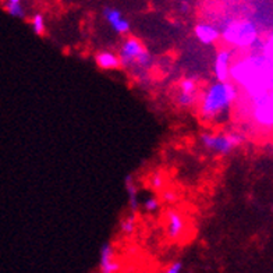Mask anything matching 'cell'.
I'll use <instances>...</instances> for the list:
<instances>
[{
    "instance_id": "21",
    "label": "cell",
    "mask_w": 273,
    "mask_h": 273,
    "mask_svg": "<svg viewBox=\"0 0 273 273\" xmlns=\"http://www.w3.org/2000/svg\"><path fill=\"white\" fill-rule=\"evenodd\" d=\"M160 201L162 203H167V205H173L177 201V192L174 190H163L160 191Z\"/></svg>"
},
{
    "instance_id": "8",
    "label": "cell",
    "mask_w": 273,
    "mask_h": 273,
    "mask_svg": "<svg viewBox=\"0 0 273 273\" xmlns=\"http://www.w3.org/2000/svg\"><path fill=\"white\" fill-rule=\"evenodd\" d=\"M120 263L115 255V248L110 242L102 244L99 252V273H119Z\"/></svg>"
},
{
    "instance_id": "24",
    "label": "cell",
    "mask_w": 273,
    "mask_h": 273,
    "mask_svg": "<svg viewBox=\"0 0 273 273\" xmlns=\"http://www.w3.org/2000/svg\"><path fill=\"white\" fill-rule=\"evenodd\" d=\"M222 2H226V3H230V2H234V0H222Z\"/></svg>"
},
{
    "instance_id": "5",
    "label": "cell",
    "mask_w": 273,
    "mask_h": 273,
    "mask_svg": "<svg viewBox=\"0 0 273 273\" xmlns=\"http://www.w3.org/2000/svg\"><path fill=\"white\" fill-rule=\"evenodd\" d=\"M252 101V119L262 128H273V101L270 92L255 96Z\"/></svg>"
},
{
    "instance_id": "2",
    "label": "cell",
    "mask_w": 273,
    "mask_h": 273,
    "mask_svg": "<svg viewBox=\"0 0 273 273\" xmlns=\"http://www.w3.org/2000/svg\"><path fill=\"white\" fill-rule=\"evenodd\" d=\"M222 39L230 46L241 51L260 52L262 46L259 30L256 24L249 20L230 21L222 30Z\"/></svg>"
},
{
    "instance_id": "12",
    "label": "cell",
    "mask_w": 273,
    "mask_h": 273,
    "mask_svg": "<svg viewBox=\"0 0 273 273\" xmlns=\"http://www.w3.org/2000/svg\"><path fill=\"white\" fill-rule=\"evenodd\" d=\"M126 191H127V198H128V208L131 210V213H137L140 209L141 202H140V190L134 181V177L131 174L126 176Z\"/></svg>"
},
{
    "instance_id": "19",
    "label": "cell",
    "mask_w": 273,
    "mask_h": 273,
    "mask_svg": "<svg viewBox=\"0 0 273 273\" xmlns=\"http://www.w3.org/2000/svg\"><path fill=\"white\" fill-rule=\"evenodd\" d=\"M31 27L32 31L35 32L38 37H42L46 31V26H45V19L41 13L34 14V17L31 20Z\"/></svg>"
},
{
    "instance_id": "10",
    "label": "cell",
    "mask_w": 273,
    "mask_h": 273,
    "mask_svg": "<svg viewBox=\"0 0 273 273\" xmlns=\"http://www.w3.org/2000/svg\"><path fill=\"white\" fill-rule=\"evenodd\" d=\"M194 35L202 45H213L222 38V32L210 23H198L194 27Z\"/></svg>"
},
{
    "instance_id": "9",
    "label": "cell",
    "mask_w": 273,
    "mask_h": 273,
    "mask_svg": "<svg viewBox=\"0 0 273 273\" xmlns=\"http://www.w3.org/2000/svg\"><path fill=\"white\" fill-rule=\"evenodd\" d=\"M103 17L108 21V24L112 27V30L120 35H126L130 32V21L123 17L120 10L115 7H105L103 9Z\"/></svg>"
},
{
    "instance_id": "23",
    "label": "cell",
    "mask_w": 273,
    "mask_h": 273,
    "mask_svg": "<svg viewBox=\"0 0 273 273\" xmlns=\"http://www.w3.org/2000/svg\"><path fill=\"white\" fill-rule=\"evenodd\" d=\"M7 3H21V0H6Z\"/></svg>"
},
{
    "instance_id": "15",
    "label": "cell",
    "mask_w": 273,
    "mask_h": 273,
    "mask_svg": "<svg viewBox=\"0 0 273 273\" xmlns=\"http://www.w3.org/2000/svg\"><path fill=\"white\" fill-rule=\"evenodd\" d=\"M119 229L123 234H133L137 229V216L135 213H130L128 216H124L119 223Z\"/></svg>"
},
{
    "instance_id": "7",
    "label": "cell",
    "mask_w": 273,
    "mask_h": 273,
    "mask_svg": "<svg viewBox=\"0 0 273 273\" xmlns=\"http://www.w3.org/2000/svg\"><path fill=\"white\" fill-rule=\"evenodd\" d=\"M233 58H234V53L231 49L223 48L220 51H217L215 60H213V76H215L216 81L229 83Z\"/></svg>"
},
{
    "instance_id": "17",
    "label": "cell",
    "mask_w": 273,
    "mask_h": 273,
    "mask_svg": "<svg viewBox=\"0 0 273 273\" xmlns=\"http://www.w3.org/2000/svg\"><path fill=\"white\" fill-rule=\"evenodd\" d=\"M141 206H142V209L145 210L146 213H156L160 209V206H162V201L156 195H149V197H145L142 199Z\"/></svg>"
},
{
    "instance_id": "25",
    "label": "cell",
    "mask_w": 273,
    "mask_h": 273,
    "mask_svg": "<svg viewBox=\"0 0 273 273\" xmlns=\"http://www.w3.org/2000/svg\"><path fill=\"white\" fill-rule=\"evenodd\" d=\"M270 98H272V101H273V91H270Z\"/></svg>"
},
{
    "instance_id": "20",
    "label": "cell",
    "mask_w": 273,
    "mask_h": 273,
    "mask_svg": "<svg viewBox=\"0 0 273 273\" xmlns=\"http://www.w3.org/2000/svg\"><path fill=\"white\" fill-rule=\"evenodd\" d=\"M5 10L16 19H24L26 17V10L21 3H5Z\"/></svg>"
},
{
    "instance_id": "18",
    "label": "cell",
    "mask_w": 273,
    "mask_h": 273,
    "mask_svg": "<svg viewBox=\"0 0 273 273\" xmlns=\"http://www.w3.org/2000/svg\"><path fill=\"white\" fill-rule=\"evenodd\" d=\"M178 91L185 92V94H191V95H198V83L190 77L183 78L178 84Z\"/></svg>"
},
{
    "instance_id": "6",
    "label": "cell",
    "mask_w": 273,
    "mask_h": 273,
    "mask_svg": "<svg viewBox=\"0 0 273 273\" xmlns=\"http://www.w3.org/2000/svg\"><path fill=\"white\" fill-rule=\"evenodd\" d=\"M165 219V231L167 238L172 241L181 240L187 230V220H185L184 215L178 210L170 209L166 212Z\"/></svg>"
},
{
    "instance_id": "13",
    "label": "cell",
    "mask_w": 273,
    "mask_h": 273,
    "mask_svg": "<svg viewBox=\"0 0 273 273\" xmlns=\"http://www.w3.org/2000/svg\"><path fill=\"white\" fill-rule=\"evenodd\" d=\"M148 184L152 188L153 191H163L165 190L166 184V177L165 173L162 170H153L149 177H148Z\"/></svg>"
},
{
    "instance_id": "14",
    "label": "cell",
    "mask_w": 273,
    "mask_h": 273,
    "mask_svg": "<svg viewBox=\"0 0 273 273\" xmlns=\"http://www.w3.org/2000/svg\"><path fill=\"white\" fill-rule=\"evenodd\" d=\"M260 53L263 55V58L266 59L267 64L273 71V32H270L266 38L262 41V46H260Z\"/></svg>"
},
{
    "instance_id": "16",
    "label": "cell",
    "mask_w": 273,
    "mask_h": 273,
    "mask_svg": "<svg viewBox=\"0 0 273 273\" xmlns=\"http://www.w3.org/2000/svg\"><path fill=\"white\" fill-rule=\"evenodd\" d=\"M198 95H191V94H185V92H181L178 91L177 95H176V103L177 106L183 109H191L195 106V103L198 102Z\"/></svg>"
},
{
    "instance_id": "11",
    "label": "cell",
    "mask_w": 273,
    "mask_h": 273,
    "mask_svg": "<svg viewBox=\"0 0 273 273\" xmlns=\"http://www.w3.org/2000/svg\"><path fill=\"white\" fill-rule=\"evenodd\" d=\"M95 63L101 70L110 71V70H119L121 67L120 58L119 53L110 51H102L98 52L95 55Z\"/></svg>"
},
{
    "instance_id": "1",
    "label": "cell",
    "mask_w": 273,
    "mask_h": 273,
    "mask_svg": "<svg viewBox=\"0 0 273 273\" xmlns=\"http://www.w3.org/2000/svg\"><path fill=\"white\" fill-rule=\"evenodd\" d=\"M238 98L234 83H210L199 96V116L208 123H222L229 119L230 109Z\"/></svg>"
},
{
    "instance_id": "3",
    "label": "cell",
    "mask_w": 273,
    "mask_h": 273,
    "mask_svg": "<svg viewBox=\"0 0 273 273\" xmlns=\"http://www.w3.org/2000/svg\"><path fill=\"white\" fill-rule=\"evenodd\" d=\"M123 69H138L141 71L149 70L152 66V55L146 51L140 39L135 37L124 39L119 51Z\"/></svg>"
},
{
    "instance_id": "22",
    "label": "cell",
    "mask_w": 273,
    "mask_h": 273,
    "mask_svg": "<svg viewBox=\"0 0 273 273\" xmlns=\"http://www.w3.org/2000/svg\"><path fill=\"white\" fill-rule=\"evenodd\" d=\"M183 267H184V265H183L181 260H174L166 267L163 273H183Z\"/></svg>"
},
{
    "instance_id": "4",
    "label": "cell",
    "mask_w": 273,
    "mask_h": 273,
    "mask_svg": "<svg viewBox=\"0 0 273 273\" xmlns=\"http://www.w3.org/2000/svg\"><path fill=\"white\" fill-rule=\"evenodd\" d=\"M199 141L208 152L220 155V156H227L245 141V135L237 131H233V133L203 131L199 134Z\"/></svg>"
}]
</instances>
